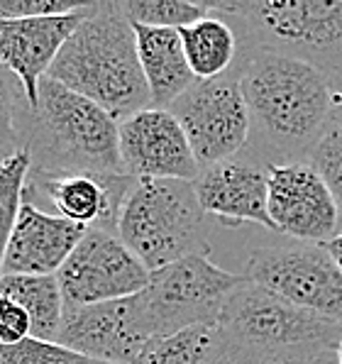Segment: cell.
Returning <instances> with one entry per match:
<instances>
[{"label":"cell","mask_w":342,"mask_h":364,"mask_svg":"<svg viewBox=\"0 0 342 364\" xmlns=\"http://www.w3.org/2000/svg\"><path fill=\"white\" fill-rule=\"evenodd\" d=\"M83 0H0V20L57 18L83 8Z\"/></svg>","instance_id":"obj_26"},{"label":"cell","mask_w":342,"mask_h":364,"mask_svg":"<svg viewBox=\"0 0 342 364\" xmlns=\"http://www.w3.org/2000/svg\"><path fill=\"white\" fill-rule=\"evenodd\" d=\"M242 284L245 274H233L196 252L173 264L156 269L149 287L139 294L154 338L181 333L196 326H218L228 299Z\"/></svg>","instance_id":"obj_7"},{"label":"cell","mask_w":342,"mask_h":364,"mask_svg":"<svg viewBox=\"0 0 342 364\" xmlns=\"http://www.w3.org/2000/svg\"><path fill=\"white\" fill-rule=\"evenodd\" d=\"M218 328L230 350L294 364H338L342 321L304 311L252 282L228 299Z\"/></svg>","instance_id":"obj_4"},{"label":"cell","mask_w":342,"mask_h":364,"mask_svg":"<svg viewBox=\"0 0 342 364\" xmlns=\"http://www.w3.org/2000/svg\"><path fill=\"white\" fill-rule=\"evenodd\" d=\"M122 169L130 178L196 181L201 166L188 137L169 110L147 108L117 125Z\"/></svg>","instance_id":"obj_13"},{"label":"cell","mask_w":342,"mask_h":364,"mask_svg":"<svg viewBox=\"0 0 342 364\" xmlns=\"http://www.w3.org/2000/svg\"><path fill=\"white\" fill-rule=\"evenodd\" d=\"M218 364H289L286 360L279 357H267V355H255V352H245V350H225L223 360Z\"/></svg>","instance_id":"obj_28"},{"label":"cell","mask_w":342,"mask_h":364,"mask_svg":"<svg viewBox=\"0 0 342 364\" xmlns=\"http://www.w3.org/2000/svg\"><path fill=\"white\" fill-rule=\"evenodd\" d=\"M338 364H342V340H340V347H338Z\"/></svg>","instance_id":"obj_32"},{"label":"cell","mask_w":342,"mask_h":364,"mask_svg":"<svg viewBox=\"0 0 342 364\" xmlns=\"http://www.w3.org/2000/svg\"><path fill=\"white\" fill-rule=\"evenodd\" d=\"M32 338V321L15 301L0 296V345L15 347Z\"/></svg>","instance_id":"obj_27"},{"label":"cell","mask_w":342,"mask_h":364,"mask_svg":"<svg viewBox=\"0 0 342 364\" xmlns=\"http://www.w3.org/2000/svg\"><path fill=\"white\" fill-rule=\"evenodd\" d=\"M0 164H3V159H0Z\"/></svg>","instance_id":"obj_33"},{"label":"cell","mask_w":342,"mask_h":364,"mask_svg":"<svg viewBox=\"0 0 342 364\" xmlns=\"http://www.w3.org/2000/svg\"><path fill=\"white\" fill-rule=\"evenodd\" d=\"M228 345L218 326H196L149 340L134 364H218Z\"/></svg>","instance_id":"obj_21"},{"label":"cell","mask_w":342,"mask_h":364,"mask_svg":"<svg viewBox=\"0 0 342 364\" xmlns=\"http://www.w3.org/2000/svg\"><path fill=\"white\" fill-rule=\"evenodd\" d=\"M0 364H8V357H5V347L0 345Z\"/></svg>","instance_id":"obj_31"},{"label":"cell","mask_w":342,"mask_h":364,"mask_svg":"<svg viewBox=\"0 0 342 364\" xmlns=\"http://www.w3.org/2000/svg\"><path fill=\"white\" fill-rule=\"evenodd\" d=\"M178 35H181L183 52H186L196 81L228 76L242 52L237 30L230 25L225 15L215 13L213 8L210 15H205L203 20L181 27Z\"/></svg>","instance_id":"obj_19"},{"label":"cell","mask_w":342,"mask_h":364,"mask_svg":"<svg viewBox=\"0 0 342 364\" xmlns=\"http://www.w3.org/2000/svg\"><path fill=\"white\" fill-rule=\"evenodd\" d=\"M137 37V54L147 78L152 108L169 110L176 98H181L196 83L188 66L186 52L178 30H159V27L132 25Z\"/></svg>","instance_id":"obj_18"},{"label":"cell","mask_w":342,"mask_h":364,"mask_svg":"<svg viewBox=\"0 0 342 364\" xmlns=\"http://www.w3.org/2000/svg\"><path fill=\"white\" fill-rule=\"evenodd\" d=\"M117 10L130 25L159 27V30H181L210 15V3H188V0H115Z\"/></svg>","instance_id":"obj_22"},{"label":"cell","mask_w":342,"mask_h":364,"mask_svg":"<svg viewBox=\"0 0 342 364\" xmlns=\"http://www.w3.org/2000/svg\"><path fill=\"white\" fill-rule=\"evenodd\" d=\"M86 232L88 228L61 215H49L25 196L5 252L3 274H59Z\"/></svg>","instance_id":"obj_16"},{"label":"cell","mask_w":342,"mask_h":364,"mask_svg":"<svg viewBox=\"0 0 342 364\" xmlns=\"http://www.w3.org/2000/svg\"><path fill=\"white\" fill-rule=\"evenodd\" d=\"M134 178L130 176H30L27 188L42 191L44 198L66 220L88 230H108L117 235L122 200Z\"/></svg>","instance_id":"obj_17"},{"label":"cell","mask_w":342,"mask_h":364,"mask_svg":"<svg viewBox=\"0 0 342 364\" xmlns=\"http://www.w3.org/2000/svg\"><path fill=\"white\" fill-rule=\"evenodd\" d=\"M242 274L304 311L342 321V272L325 245L291 237L260 245L250 252Z\"/></svg>","instance_id":"obj_8"},{"label":"cell","mask_w":342,"mask_h":364,"mask_svg":"<svg viewBox=\"0 0 342 364\" xmlns=\"http://www.w3.org/2000/svg\"><path fill=\"white\" fill-rule=\"evenodd\" d=\"M47 76L100 105L117 122L152 108L134 27L115 0L88 5L86 18L66 39Z\"/></svg>","instance_id":"obj_2"},{"label":"cell","mask_w":342,"mask_h":364,"mask_svg":"<svg viewBox=\"0 0 342 364\" xmlns=\"http://www.w3.org/2000/svg\"><path fill=\"white\" fill-rule=\"evenodd\" d=\"M117 125L100 105L44 76L25 120L30 176H127Z\"/></svg>","instance_id":"obj_3"},{"label":"cell","mask_w":342,"mask_h":364,"mask_svg":"<svg viewBox=\"0 0 342 364\" xmlns=\"http://www.w3.org/2000/svg\"><path fill=\"white\" fill-rule=\"evenodd\" d=\"M260 164L308 161L335 115L330 76L306 61L242 47L235 64Z\"/></svg>","instance_id":"obj_1"},{"label":"cell","mask_w":342,"mask_h":364,"mask_svg":"<svg viewBox=\"0 0 342 364\" xmlns=\"http://www.w3.org/2000/svg\"><path fill=\"white\" fill-rule=\"evenodd\" d=\"M210 8L240 22L242 47L306 61L328 76L342 69V0H247Z\"/></svg>","instance_id":"obj_5"},{"label":"cell","mask_w":342,"mask_h":364,"mask_svg":"<svg viewBox=\"0 0 342 364\" xmlns=\"http://www.w3.org/2000/svg\"><path fill=\"white\" fill-rule=\"evenodd\" d=\"M203 215L193 181L134 178L117 218V237L149 272H156L205 252L201 242Z\"/></svg>","instance_id":"obj_6"},{"label":"cell","mask_w":342,"mask_h":364,"mask_svg":"<svg viewBox=\"0 0 342 364\" xmlns=\"http://www.w3.org/2000/svg\"><path fill=\"white\" fill-rule=\"evenodd\" d=\"M198 203L205 215L228 223H255L274 230L269 218L267 166L257 159L235 156L223 164L208 166L193 181Z\"/></svg>","instance_id":"obj_15"},{"label":"cell","mask_w":342,"mask_h":364,"mask_svg":"<svg viewBox=\"0 0 342 364\" xmlns=\"http://www.w3.org/2000/svg\"><path fill=\"white\" fill-rule=\"evenodd\" d=\"M32 161L27 152H18L0 164V277H3L5 252H8L10 235L18 220L20 205L25 200L27 178H30Z\"/></svg>","instance_id":"obj_23"},{"label":"cell","mask_w":342,"mask_h":364,"mask_svg":"<svg viewBox=\"0 0 342 364\" xmlns=\"http://www.w3.org/2000/svg\"><path fill=\"white\" fill-rule=\"evenodd\" d=\"M30 103L20 81L0 66V159L25 152V120Z\"/></svg>","instance_id":"obj_24"},{"label":"cell","mask_w":342,"mask_h":364,"mask_svg":"<svg viewBox=\"0 0 342 364\" xmlns=\"http://www.w3.org/2000/svg\"><path fill=\"white\" fill-rule=\"evenodd\" d=\"M330 86H333V98H335V115L342 117V69L330 74Z\"/></svg>","instance_id":"obj_29"},{"label":"cell","mask_w":342,"mask_h":364,"mask_svg":"<svg viewBox=\"0 0 342 364\" xmlns=\"http://www.w3.org/2000/svg\"><path fill=\"white\" fill-rule=\"evenodd\" d=\"M269 218L274 232L325 245L340 235V208L325 178L308 161L269 164Z\"/></svg>","instance_id":"obj_11"},{"label":"cell","mask_w":342,"mask_h":364,"mask_svg":"<svg viewBox=\"0 0 342 364\" xmlns=\"http://www.w3.org/2000/svg\"><path fill=\"white\" fill-rule=\"evenodd\" d=\"M289 364H294V362H289Z\"/></svg>","instance_id":"obj_34"},{"label":"cell","mask_w":342,"mask_h":364,"mask_svg":"<svg viewBox=\"0 0 342 364\" xmlns=\"http://www.w3.org/2000/svg\"><path fill=\"white\" fill-rule=\"evenodd\" d=\"M88 5L57 18L0 20V66L20 81L30 108L37 103L39 81L49 74L66 39L86 18Z\"/></svg>","instance_id":"obj_14"},{"label":"cell","mask_w":342,"mask_h":364,"mask_svg":"<svg viewBox=\"0 0 342 364\" xmlns=\"http://www.w3.org/2000/svg\"><path fill=\"white\" fill-rule=\"evenodd\" d=\"M325 250H328V255L333 257V262L342 272V232L338 235V237L330 240V242H325Z\"/></svg>","instance_id":"obj_30"},{"label":"cell","mask_w":342,"mask_h":364,"mask_svg":"<svg viewBox=\"0 0 342 364\" xmlns=\"http://www.w3.org/2000/svg\"><path fill=\"white\" fill-rule=\"evenodd\" d=\"M169 113L186 132L201 171L235 159L250 144V108L235 69L228 76L196 81Z\"/></svg>","instance_id":"obj_9"},{"label":"cell","mask_w":342,"mask_h":364,"mask_svg":"<svg viewBox=\"0 0 342 364\" xmlns=\"http://www.w3.org/2000/svg\"><path fill=\"white\" fill-rule=\"evenodd\" d=\"M0 296L25 308V313L32 321V340L57 343L66 311L57 274H47V277L3 274L0 277Z\"/></svg>","instance_id":"obj_20"},{"label":"cell","mask_w":342,"mask_h":364,"mask_svg":"<svg viewBox=\"0 0 342 364\" xmlns=\"http://www.w3.org/2000/svg\"><path fill=\"white\" fill-rule=\"evenodd\" d=\"M154 340L137 296L108 304L74 306L64 311L57 345L108 364H134Z\"/></svg>","instance_id":"obj_12"},{"label":"cell","mask_w":342,"mask_h":364,"mask_svg":"<svg viewBox=\"0 0 342 364\" xmlns=\"http://www.w3.org/2000/svg\"><path fill=\"white\" fill-rule=\"evenodd\" d=\"M308 164L316 166V171L325 178L328 188L333 191L335 200H338L340 232H342V117L340 115H333L328 130L321 137L318 147L313 149Z\"/></svg>","instance_id":"obj_25"},{"label":"cell","mask_w":342,"mask_h":364,"mask_svg":"<svg viewBox=\"0 0 342 364\" xmlns=\"http://www.w3.org/2000/svg\"><path fill=\"white\" fill-rule=\"evenodd\" d=\"M57 279L66 308H74L142 294L152 272L115 232L88 230Z\"/></svg>","instance_id":"obj_10"}]
</instances>
